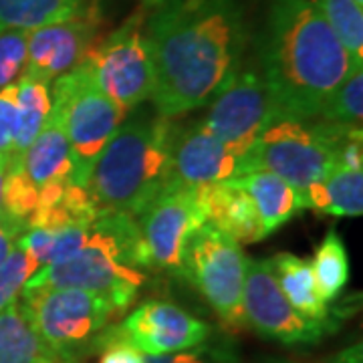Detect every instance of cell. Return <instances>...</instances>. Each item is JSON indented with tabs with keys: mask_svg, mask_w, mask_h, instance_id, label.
Wrapping results in <instances>:
<instances>
[{
	"mask_svg": "<svg viewBox=\"0 0 363 363\" xmlns=\"http://www.w3.org/2000/svg\"><path fill=\"white\" fill-rule=\"evenodd\" d=\"M178 123L138 105L119 123L91 172L87 190L99 210L138 214L172 180Z\"/></svg>",
	"mask_w": 363,
	"mask_h": 363,
	"instance_id": "3957f363",
	"label": "cell"
},
{
	"mask_svg": "<svg viewBox=\"0 0 363 363\" xmlns=\"http://www.w3.org/2000/svg\"><path fill=\"white\" fill-rule=\"evenodd\" d=\"M91 75L105 95L128 116L143 101L152 99L156 87V67L145 33L143 11L109 33L85 57Z\"/></svg>",
	"mask_w": 363,
	"mask_h": 363,
	"instance_id": "52a82bcc",
	"label": "cell"
},
{
	"mask_svg": "<svg viewBox=\"0 0 363 363\" xmlns=\"http://www.w3.org/2000/svg\"><path fill=\"white\" fill-rule=\"evenodd\" d=\"M97 351H101L99 363H145V355L135 347H131L130 343L111 339L107 335H101Z\"/></svg>",
	"mask_w": 363,
	"mask_h": 363,
	"instance_id": "f546056e",
	"label": "cell"
},
{
	"mask_svg": "<svg viewBox=\"0 0 363 363\" xmlns=\"http://www.w3.org/2000/svg\"><path fill=\"white\" fill-rule=\"evenodd\" d=\"M311 264L317 291L325 303H333L350 283V257L343 238L335 228L325 234L321 245L317 247Z\"/></svg>",
	"mask_w": 363,
	"mask_h": 363,
	"instance_id": "603a6c76",
	"label": "cell"
},
{
	"mask_svg": "<svg viewBox=\"0 0 363 363\" xmlns=\"http://www.w3.org/2000/svg\"><path fill=\"white\" fill-rule=\"evenodd\" d=\"M51 107L63 119L71 147V182L87 188L97 157L125 113L95 83L85 61L52 81Z\"/></svg>",
	"mask_w": 363,
	"mask_h": 363,
	"instance_id": "5b68a950",
	"label": "cell"
},
{
	"mask_svg": "<svg viewBox=\"0 0 363 363\" xmlns=\"http://www.w3.org/2000/svg\"><path fill=\"white\" fill-rule=\"evenodd\" d=\"M11 164V154L2 152L0 154V206H2V186H4V178H6V169Z\"/></svg>",
	"mask_w": 363,
	"mask_h": 363,
	"instance_id": "d6a6232c",
	"label": "cell"
},
{
	"mask_svg": "<svg viewBox=\"0 0 363 363\" xmlns=\"http://www.w3.org/2000/svg\"><path fill=\"white\" fill-rule=\"evenodd\" d=\"M166 0H143V9H157V6H162Z\"/></svg>",
	"mask_w": 363,
	"mask_h": 363,
	"instance_id": "836d02e7",
	"label": "cell"
},
{
	"mask_svg": "<svg viewBox=\"0 0 363 363\" xmlns=\"http://www.w3.org/2000/svg\"><path fill=\"white\" fill-rule=\"evenodd\" d=\"M277 121L281 117L259 63H240L210 97L200 123L242 157L260 133Z\"/></svg>",
	"mask_w": 363,
	"mask_h": 363,
	"instance_id": "9c48e42d",
	"label": "cell"
},
{
	"mask_svg": "<svg viewBox=\"0 0 363 363\" xmlns=\"http://www.w3.org/2000/svg\"><path fill=\"white\" fill-rule=\"evenodd\" d=\"M14 119H16V87L11 85L0 91V154L2 152L11 154Z\"/></svg>",
	"mask_w": 363,
	"mask_h": 363,
	"instance_id": "f1b7e54d",
	"label": "cell"
},
{
	"mask_svg": "<svg viewBox=\"0 0 363 363\" xmlns=\"http://www.w3.org/2000/svg\"><path fill=\"white\" fill-rule=\"evenodd\" d=\"M305 204L327 216H362L363 169L333 168L305 190Z\"/></svg>",
	"mask_w": 363,
	"mask_h": 363,
	"instance_id": "ac0fdd59",
	"label": "cell"
},
{
	"mask_svg": "<svg viewBox=\"0 0 363 363\" xmlns=\"http://www.w3.org/2000/svg\"><path fill=\"white\" fill-rule=\"evenodd\" d=\"M99 13H91L28 30L25 75L51 85L85 61L99 40Z\"/></svg>",
	"mask_w": 363,
	"mask_h": 363,
	"instance_id": "4fadbf2b",
	"label": "cell"
},
{
	"mask_svg": "<svg viewBox=\"0 0 363 363\" xmlns=\"http://www.w3.org/2000/svg\"><path fill=\"white\" fill-rule=\"evenodd\" d=\"M271 262L283 295L301 315L313 321H331L329 303H325L317 291L309 260L291 252H281L272 257Z\"/></svg>",
	"mask_w": 363,
	"mask_h": 363,
	"instance_id": "ffe728a7",
	"label": "cell"
},
{
	"mask_svg": "<svg viewBox=\"0 0 363 363\" xmlns=\"http://www.w3.org/2000/svg\"><path fill=\"white\" fill-rule=\"evenodd\" d=\"M234 180L238 182L240 188L247 190V194L257 208L264 238L274 230H279L283 224L293 220L301 210L307 208L305 192L293 188L291 184H286L271 172L255 169L242 176H236Z\"/></svg>",
	"mask_w": 363,
	"mask_h": 363,
	"instance_id": "2e32d148",
	"label": "cell"
},
{
	"mask_svg": "<svg viewBox=\"0 0 363 363\" xmlns=\"http://www.w3.org/2000/svg\"><path fill=\"white\" fill-rule=\"evenodd\" d=\"M347 51L351 65H363V9L355 0H313Z\"/></svg>",
	"mask_w": 363,
	"mask_h": 363,
	"instance_id": "cb8c5ba5",
	"label": "cell"
},
{
	"mask_svg": "<svg viewBox=\"0 0 363 363\" xmlns=\"http://www.w3.org/2000/svg\"><path fill=\"white\" fill-rule=\"evenodd\" d=\"M248 257L230 236L212 224H200L182 252L180 277L206 298L224 327L240 331L247 327L242 309V291Z\"/></svg>",
	"mask_w": 363,
	"mask_h": 363,
	"instance_id": "8992f818",
	"label": "cell"
},
{
	"mask_svg": "<svg viewBox=\"0 0 363 363\" xmlns=\"http://www.w3.org/2000/svg\"><path fill=\"white\" fill-rule=\"evenodd\" d=\"M0 363H67L40 337L18 298L0 311Z\"/></svg>",
	"mask_w": 363,
	"mask_h": 363,
	"instance_id": "e0dca14e",
	"label": "cell"
},
{
	"mask_svg": "<svg viewBox=\"0 0 363 363\" xmlns=\"http://www.w3.org/2000/svg\"><path fill=\"white\" fill-rule=\"evenodd\" d=\"M145 33L156 67L152 104L176 119L206 105L242 63L247 9L242 0H166Z\"/></svg>",
	"mask_w": 363,
	"mask_h": 363,
	"instance_id": "6da1fadb",
	"label": "cell"
},
{
	"mask_svg": "<svg viewBox=\"0 0 363 363\" xmlns=\"http://www.w3.org/2000/svg\"><path fill=\"white\" fill-rule=\"evenodd\" d=\"M355 2H357V4H363V0H355Z\"/></svg>",
	"mask_w": 363,
	"mask_h": 363,
	"instance_id": "e575fe53",
	"label": "cell"
},
{
	"mask_svg": "<svg viewBox=\"0 0 363 363\" xmlns=\"http://www.w3.org/2000/svg\"><path fill=\"white\" fill-rule=\"evenodd\" d=\"M135 220L147 255V269L178 277L186 240L204 224L198 210L196 188L168 182Z\"/></svg>",
	"mask_w": 363,
	"mask_h": 363,
	"instance_id": "8fae6325",
	"label": "cell"
},
{
	"mask_svg": "<svg viewBox=\"0 0 363 363\" xmlns=\"http://www.w3.org/2000/svg\"><path fill=\"white\" fill-rule=\"evenodd\" d=\"M264 363H298L291 362V359H267ZM319 363H362V345H353V347H347V350L339 351L337 355L325 359V362Z\"/></svg>",
	"mask_w": 363,
	"mask_h": 363,
	"instance_id": "1f68e13d",
	"label": "cell"
},
{
	"mask_svg": "<svg viewBox=\"0 0 363 363\" xmlns=\"http://www.w3.org/2000/svg\"><path fill=\"white\" fill-rule=\"evenodd\" d=\"M242 309L247 327L260 337L283 345H315L335 329L331 321H313L286 301L272 271L271 259H248Z\"/></svg>",
	"mask_w": 363,
	"mask_h": 363,
	"instance_id": "30bf717a",
	"label": "cell"
},
{
	"mask_svg": "<svg viewBox=\"0 0 363 363\" xmlns=\"http://www.w3.org/2000/svg\"><path fill=\"white\" fill-rule=\"evenodd\" d=\"M259 67L281 119H317L351 59L313 0H272Z\"/></svg>",
	"mask_w": 363,
	"mask_h": 363,
	"instance_id": "7a4b0ae2",
	"label": "cell"
},
{
	"mask_svg": "<svg viewBox=\"0 0 363 363\" xmlns=\"http://www.w3.org/2000/svg\"><path fill=\"white\" fill-rule=\"evenodd\" d=\"M99 13L97 0H0V33L39 26Z\"/></svg>",
	"mask_w": 363,
	"mask_h": 363,
	"instance_id": "d6986e66",
	"label": "cell"
},
{
	"mask_svg": "<svg viewBox=\"0 0 363 363\" xmlns=\"http://www.w3.org/2000/svg\"><path fill=\"white\" fill-rule=\"evenodd\" d=\"M363 117V67H351L347 77L339 83L321 107L317 119L333 123L362 125Z\"/></svg>",
	"mask_w": 363,
	"mask_h": 363,
	"instance_id": "d4e9b609",
	"label": "cell"
},
{
	"mask_svg": "<svg viewBox=\"0 0 363 363\" xmlns=\"http://www.w3.org/2000/svg\"><path fill=\"white\" fill-rule=\"evenodd\" d=\"M99 214L101 210L91 198L89 190L85 186L69 184L63 190V194L55 202L39 210L28 220V228L59 230V228H71V226H89Z\"/></svg>",
	"mask_w": 363,
	"mask_h": 363,
	"instance_id": "7402d4cb",
	"label": "cell"
},
{
	"mask_svg": "<svg viewBox=\"0 0 363 363\" xmlns=\"http://www.w3.org/2000/svg\"><path fill=\"white\" fill-rule=\"evenodd\" d=\"M28 30L0 33V91L14 85L25 75Z\"/></svg>",
	"mask_w": 363,
	"mask_h": 363,
	"instance_id": "83f0119b",
	"label": "cell"
},
{
	"mask_svg": "<svg viewBox=\"0 0 363 363\" xmlns=\"http://www.w3.org/2000/svg\"><path fill=\"white\" fill-rule=\"evenodd\" d=\"M335 168V156L317 121L281 119L260 133L240 157L236 176L264 169L279 176L301 192ZM234 176V178H236Z\"/></svg>",
	"mask_w": 363,
	"mask_h": 363,
	"instance_id": "ba28073f",
	"label": "cell"
},
{
	"mask_svg": "<svg viewBox=\"0 0 363 363\" xmlns=\"http://www.w3.org/2000/svg\"><path fill=\"white\" fill-rule=\"evenodd\" d=\"M145 363H240V355L233 341L208 337L204 343L190 350L166 355H145Z\"/></svg>",
	"mask_w": 363,
	"mask_h": 363,
	"instance_id": "484cf974",
	"label": "cell"
},
{
	"mask_svg": "<svg viewBox=\"0 0 363 363\" xmlns=\"http://www.w3.org/2000/svg\"><path fill=\"white\" fill-rule=\"evenodd\" d=\"M240 157L202 123L178 125L172 150V180L200 188L236 176Z\"/></svg>",
	"mask_w": 363,
	"mask_h": 363,
	"instance_id": "5bb4252c",
	"label": "cell"
},
{
	"mask_svg": "<svg viewBox=\"0 0 363 363\" xmlns=\"http://www.w3.org/2000/svg\"><path fill=\"white\" fill-rule=\"evenodd\" d=\"M196 200L202 222L212 224L238 245H252L264 238L257 208L234 178L196 188Z\"/></svg>",
	"mask_w": 363,
	"mask_h": 363,
	"instance_id": "9a60e30c",
	"label": "cell"
},
{
	"mask_svg": "<svg viewBox=\"0 0 363 363\" xmlns=\"http://www.w3.org/2000/svg\"><path fill=\"white\" fill-rule=\"evenodd\" d=\"M105 335L130 343L143 355H166L190 350L212 337V327L168 301H145Z\"/></svg>",
	"mask_w": 363,
	"mask_h": 363,
	"instance_id": "7c38bea8",
	"label": "cell"
},
{
	"mask_svg": "<svg viewBox=\"0 0 363 363\" xmlns=\"http://www.w3.org/2000/svg\"><path fill=\"white\" fill-rule=\"evenodd\" d=\"M16 87V119L11 145V162L18 160L26 147L39 135L45 119L51 111V85L40 79L23 75L14 83Z\"/></svg>",
	"mask_w": 363,
	"mask_h": 363,
	"instance_id": "44dd1931",
	"label": "cell"
},
{
	"mask_svg": "<svg viewBox=\"0 0 363 363\" xmlns=\"http://www.w3.org/2000/svg\"><path fill=\"white\" fill-rule=\"evenodd\" d=\"M26 230V224L6 210L0 208V264L13 255V250L18 247V238Z\"/></svg>",
	"mask_w": 363,
	"mask_h": 363,
	"instance_id": "4dcf8cb0",
	"label": "cell"
},
{
	"mask_svg": "<svg viewBox=\"0 0 363 363\" xmlns=\"http://www.w3.org/2000/svg\"><path fill=\"white\" fill-rule=\"evenodd\" d=\"M18 301L45 343L67 363L97 351L105 329L121 313L104 293L73 286L23 289Z\"/></svg>",
	"mask_w": 363,
	"mask_h": 363,
	"instance_id": "277c9868",
	"label": "cell"
},
{
	"mask_svg": "<svg viewBox=\"0 0 363 363\" xmlns=\"http://www.w3.org/2000/svg\"><path fill=\"white\" fill-rule=\"evenodd\" d=\"M37 272L35 262L28 259L25 250L16 247L13 255L0 264V311H4L11 303L21 297L26 281Z\"/></svg>",
	"mask_w": 363,
	"mask_h": 363,
	"instance_id": "4316f807",
	"label": "cell"
}]
</instances>
